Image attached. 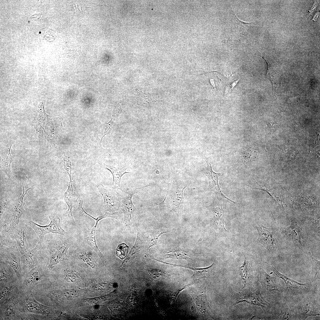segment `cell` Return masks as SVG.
<instances>
[{"instance_id":"cell-39","label":"cell","mask_w":320,"mask_h":320,"mask_svg":"<svg viewBox=\"0 0 320 320\" xmlns=\"http://www.w3.org/2000/svg\"><path fill=\"white\" fill-rule=\"evenodd\" d=\"M76 275H67L65 279L66 280L70 282H74L77 280V277Z\"/></svg>"},{"instance_id":"cell-19","label":"cell","mask_w":320,"mask_h":320,"mask_svg":"<svg viewBox=\"0 0 320 320\" xmlns=\"http://www.w3.org/2000/svg\"><path fill=\"white\" fill-rule=\"evenodd\" d=\"M28 301L27 303L26 308L30 312L44 315L48 314L50 310L48 307L38 303L34 300Z\"/></svg>"},{"instance_id":"cell-34","label":"cell","mask_w":320,"mask_h":320,"mask_svg":"<svg viewBox=\"0 0 320 320\" xmlns=\"http://www.w3.org/2000/svg\"><path fill=\"white\" fill-rule=\"evenodd\" d=\"M305 97L304 94L303 93L300 95L296 96H290L289 98V101L290 103H292L300 102L305 100Z\"/></svg>"},{"instance_id":"cell-13","label":"cell","mask_w":320,"mask_h":320,"mask_svg":"<svg viewBox=\"0 0 320 320\" xmlns=\"http://www.w3.org/2000/svg\"><path fill=\"white\" fill-rule=\"evenodd\" d=\"M12 145L11 143L8 145L1 153V170L4 172L9 178L11 177L12 175L11 164L13 159L10 152Z\"/></svg>"},{"instance_id":"cell-7","label":"cell","mask_w":320,"mask_h":320,"mask_svg":"<svg viewBox=\"0 0 320 320\" xmlns=\"http://www.w3.org/2000/svg\"><path fill=\"white\" fill-rule=\"evenodd\" d=\"M206 161L207 166L205 170V174L207 177L209 182V185L208 190L214 192L217 197L225 199L236 205L237 204V203L230 199L226 197L220 189L218 182L219 177L221 175L220 173H216L213 171L211 164L206 158Z\"/></svg>"},{"instance_id":"cell-9","label":"cell","mask_w":320,"mask_h":320,"mask_svg":"<svg viewBox=\"0 0 320 320\" xmlns=\"http://www.w3.org/2000/svg\"><path fill=\"white\" fill-rule=\"evenodd\" d=\"M9 235L16 241L20 254L22 256L25 255L28 250L25 225L23 223L19 224L10 231Z\"/></svg>"},{"instance_id":"cell-23","label":"cell","mask_w":320,"mask_h":320,"mask_svg":"<svg viewBox=\"0 0 320 320\" xmlns=\"http://www.w3.org/2000/svg\"><path fill=\"white\" fill-rule=\"evenodd\" d=\"M97 224L95 223V225L92 228L89 236L87 238L86 240L87 244L96 252L101 259L102 262L103 263L104 262L103 257L97 245L95 239V230Z\"/></svg>"},{"instance_id":"cell-29","label":"cell","mask_w":320,"mask_h":320,"mask_svg":"<svg viewBox=\"0 0 320 320\" xmlns=\"http://www.w3.org/2000/svg\"><path fill=\"white\" fill-rule=\"evenodd\" d=\"M168 232L160 231H156L152 232L150 235V238L148 243V249H149L156 245L160 236L164 233Z\"/></svg>"},{"instance_id":"cell-12","label":"cell","mask_w":320,"mask_h":320,"mask_svg":"<svg viewBox=\"0 0 320 320\" xmlns=\"http://www.w3.org/2000/svg\"><path fill=\"white\" fill-rule=\"evenodd\" d=\"M5 247L8 263L16 273L20 275L21 272L20 257V254L17 246L13 245Z\"/></svg>"},{"instance_id":"cell-27","label":"cell","mask_w":320,"mask_h":320,"mask_svg":"<svg viewBox=\"0 0 320 320\" xmlns=\"http://www.w3.org/2000/svg\"><path fill=\"white\" fill-rule=\"evenodd\" d=\"M309 255L312 263V280L314 281L320 276V261L313 257L310 253Z\"/></svg>"},{"instance_id":"cell-18","label":"cell","mask_w":320,"mask_h":320,"mask_svg":"<svg viewBox=\"0 0 320 320\" xmlns=\"http://www.w3.org/2000/svg\"><path fill=\"white\" fill-rule=\"evenodd\" d=\"M243 301L247 302L250 304L260 306L263 310L269 305L260 294L257 292L242 297L241 300L237 302V304Z\"/></svg>"},{"instance_id":"cell-42","label":"cell","mask_w":320,"mask_h":320,"mask_svg":"<svg viewBox=\"0 0 320 320\" xmlns=\"http://www.w3.org/2000/svg\"><path fill=\"white\" fill-rule=\"evenodd\" d=\"M185 288V287L181 289H180L178 290H177V291L175 292L173 294V295L172 296L173 302L175 301V300H176V298H177V295H178L179 292L182 290L184 289Z\"/></svg>"},{"instance_id":"cell-3","label":"cell","mask_w":320,"mask_h":320,"mask_svg":"<svg viewBox=\"0 0 320 320\" xmlns=\"http://www.w3.org/2000/svg\"><path fill=\"white\" fill-rule=\"evenodd\" d=\"M22 185L23 192L22 195L15 200L9 201L7 209L9 210V216L6 223L10 231L19 224L20 217L25 211L24 209L25 203L23 202V199L27 192L30 188L25 191L23 182Z\"/></svg>"},{"instance_id":"cell-11","label":"cell","mask_w":320,"mask_h":320,"mask_svg":"<svg viewBox=\"0 0 320 320\" xmlns=\"http://www.w3.org/2000/svg\"><path fill=\"white\" fill-rule=\"evenodd\" d=\"M67 186V189L64 193V200L68 207V217L74 221L72 209L79 198V196L75 187V181L73 178L70 179V181Z\"/></svg>"},{"instance_id":"cell-38","label":"cell","mask_w":320,"mask_h":320,"mask_svg":"<svg viewBox=\"0 0 320 320\" xmlns=\"http://www.w3.org/2000/svg\"><path fill=\"white\" fill-rule=\"evenodd\" d=\"M285 313L282 317V319H290L291 318L290 310L287 307H286Z\"/></svg>"},{"instance_id":"cell-25","label":"cell","mask_w":320,"mask_h":320,"mask_svg":"<svg viewBox=\"0 0 320 320\" xmlns=\"http://www.w3.org/2000/svg\"><path fill=\"white\" fill-rule=\"evenodd\" d=\"M272 270L276 276L284 281L288 288H297L307 284H301L290 279L287 276L280 273L273 267H272Z\"/></svg>"},{"instance_id":"cell-30","label":"cell","mask_w":320,"mask_h":320,"mask_svg":"<svg viewBox=\"0 0 320 320\" xmlns=\"http://www.w3.org/2000/svg\"><path fill=\"white\" fill-rule=\"evenodd\" d=\"M243 254L244 257V263L240 268V275L242 281V282L244 284L243 289L246 285L248 279L249 271L248 263L247 261L246 257L243 253Z\"/></svg>"},{"instance_id":"cell-44","label":"cell","mask_w":320,"mask_h":320,"mask_svg":"<svg viewBox=\"0 0 320 320\" xmlns=\"http://www.w3.org/2000/svg\"><path fill=\"white\" fill-rule=\"evenodd\" d=\"M74 9H75V11L76 12V9H75V8L74 7Z\"/></svg>"},{"instance_id":"cell-31","label":"cell","mask_w":320,"mask_h":320,"mask_svg":"<svg viewBox=\"0 0 320 320\" xmlns=\"http://www.w3.org/2000/svg\"><path fill=\"white\" fill-rule=\"evenodd\" d=\"M83 262L93 269L97 268V263L92 256L89 252L81 253L80 255Z\"/></svg>"},{"instance_id":"cell-8","label":"cell","mask_w":320,"mask_h":320,"mask_svg":"<svg viewBox=\"0 0 320 320\" xmlns=\"http://www.w3.org/2000/svg\"><path fill=\"white\" fill-rule=\"evenodd\" d=\"M121 196V203L122 210L124 217V221L126 224H130L132 214L136 208L133 205L132 198L134 194L137 193L135 190H130L128 189L122 190Z\"/></svg>"},{"instance_id":"cell-17","label":"cell","mask_w":320,"mask_h":320,"mask_svg":"<svg viewBox=\"0 0 320 320\" xmlns=\"http://www.w3.org/2000/svg\"><path fill=\"white\" fill-rule=\"evenodd\" d=\"M298 317L300 319H305L310 316L319 315L320 312L314 305L310 303H304L297 307Z\"/></svg>"},{"instance_id":"cell-43","label":"cell","mask_w":320,"mask_h":320,"mask_svg":"<svg viewBox=\"0 0 320 320\" xmlns=\"http://www.w3.org/2000/svg\"><path fill=\"white\" fill-rule=\"evenodd\" d=\"M79 7H80V8L79 10H80V11H81V7H80V5H79Z\"/></svg>"},{"instance_id":"cell-10","label":"cell","mask_w":320,"mask_h":320,"mask_svg":"<svg viewBox=\"0 0 320 320\" xmlns=\"http://www.w3.org/2000/svg\"><path fill=\"white\" fill-rule=\"evenodd\" d=\"M285 232L286 235L299 247L303 246L306 241V238L302 228L297 223L293 220L291 221L290 225L286 228Z\"/></svg>"},{"instance_id":"cell-37","label":"cell","mask_w":320,"mask_h":320,"mask_svg":"<svg viewBox=\"0 0 320 320\" xmlns=\"http://www.w3.org/2000/svg\"><path fill=\"white\" fill-rule=\"evenodd\" d=\"M9 201L7 200L1 199L0 201V217L1 219L6 209L7 208Z\"/></svg>"},{"instance_id":"cell-41","label":"cell","mask_w":320,"mask_h":320,"mask_svg":"<svg viewBox=\"0 0 320 320\" xmlns=\"http://www.w3.org/2000/svg\"><path fill=\"white\" fill-rule=\"evenodd\" d=\"M6 271L2 265H1L0 280L2 281L5 278L6 276Z\"/></svg>"},{"instance_id":"cell-6","label":"cell","mask_w":320,"mask_h":320,"mask_svg":"<svg viewBox=\"0 0 320 320\" xmlns=\"http://www.w3.org/2000/svg\"><path fill=\"white\" fill-rule=\"evenodd\" d=\"M256 228L259 235L258 242L269 251L275 249L278 240L274 231L261 224L258 225Z\"/></svg>"},{"instance_id":"cell-32","label":"cell","mask_w":320,"mask_h":320,"mask_svg":"<svg viewBox=\"0 0 320 320\" xmlns=\"http://www.w3.org/2000/svg\"><path fill=\"white\" fill-rule=\"evenodd\" d=\"M129 248L124 243L119 244L116 249V256L121 260L124 259L127 254Z\"/></svg>"},{"instance_id":"cell-15","label":"cell","mask_w":320,"mask_h":320,"mask_svg":"<svg viewBox=\"0 0 320 320\" xmlns=\"http://www.w3.org/2000/svg\"><path fill=\"white\" fill-rule=\"evenodd\" d=\"M100 165L105 169L108 170L113 176V180L112 184V188L119 189L121 191L122 189L120 183L121 177L125 174L130 173L122 168L116 167L113 166L105 164Z\"/></svg>"},{"instance_id":"cell-5","label":"cell","mask_w":320,"mask_h":320,"mask_svg":"<svg viewBox=\"0 0 320 320\" xmlns=\"http://www.w3.org/2000/svg\"><path fill=\"white\" fill-rule=\"evenodd\" d=\"M49 257L48 265L52 267L65 258L68 246L65 242L53 243L48 242L46 244Z\"/></svg>"},{"instance_id":"cell-24","label":"cell","mask_w":320,"mask_h":320,"mask_svg":"<svg viewBox=\"0 0 320 320\" xmlns=\"http://www.w3.org/2000/svg\"><path fill=\"white\" fill-rule=\"evenodd\" d=\"M262 57L266 62L267 65L266 77L271 81L273 87L274 88L276 87L278 83V75L273 69L268 58L264 56H262Z\"/></svg>"},{"instance_id":"cell-28","label":"cell","mask_w":320,"mask_h":320,"mask_svg":"<svg viewBox=\"0 0 320 320\" xmlns=\"http://www.w3.org/2000/svg\"><path fill=\"white\" fill-rule=\"evenodd\" d=\"M166 255L171 258L177 259H187L190 257V255L188 252L182 250L171 251L168 252Z\"/></svg>"},{"instance_id":"cell-4","label":"cell","mask_w":320,"mask_h":320,"mask_svg":"<svg viewBox=\"0 0 320 320\" xmlns=\"http://www.w3.org/2000/svg\"><path fill=\"white\" fill-rule=\"evenodd\" d=\"M96 186L103 198V207L105 212H117L121 208V196L115 189H106L99 185Z\"/></svg>"},{"instance_id":"cell-40","label":"cell","mask_w":320,"mask_h":320,"mask_svg":"<svg viewBox=\"0 0 320 320\" xmlns=\"http://www.w3.org/2000/svg\"><path fill=\"white\" fill-rule=\"evenodd\" d=\"M9 288L6 287L1 290L0 293V300H2L6 296L8 292Z\"/></svg>"},{"instance_id":"cell-33","label":"cell","mask_w":320,"mask_h":320,"mask_svg":"<svg viewBox=\"0 0 320 320\" xmlns=\"http://www.w3.org/2000/svg\"><path fill=\"white\" fill-rule=\"evenodd\" d=\"M37 268H36L31 271L28 277L27 282L28 284H34L39 280L40 277Z\"/></svg>"},{"instance_id":"cell-1","label":"cell","mask_w":320,"mask_h":320,"mask_svg":"<svg viewBox=\"0 0 320 320\" xmlns=\"http://www.w3.org/2000/svg\"><path fill=\"white\" fill-rule=\"evenodd\" d=\"M167 193L164 200L158 205L168 208L174 211L179 218L183 210L184 198L182 189L174 187L172 183L168 184Z\"/></svg>"},{"instance_id":"cell-2","label":"cell","mask_w":320,"mask_h":320,"mask_svg":"<svg viewBox=\"0 0 320 320\" xmlns=\"http://www.w3.org/2000/svg\"><path fill=\"white\" fill-rule=\"evenodd\" d=\"M49 217L50 222L46 225H40L31 220L29 222V226L33 228L38 236L39 241L42 242L45 235L49 233H57L64 236L67 234V233L61 227L59 216L52 214L49 215Z\"/></svg>"},{"instance_id":"cell-26","label":"cell","mask_w":320,"mask_h":320,"mask_svg":"<svg viewBox=\"0 0 320 320\" xmlns=\"http://www.w3.org/2000/svg\"><path fill=\"white\" fill-rule=\"evenodd\" d=\"M141 245V242L140 238V233L137 229V236L135 243L133 246L132 247L128 257L124 262L125 263L130 262L134 258L140 248Z\"/></svg>"},{"instance_id":"cell-20","label":"cell","mask_w":320,"mask_h":320,"mask_svg":"<svg viewBox=\"0 0 320 320\" xmlns=\"http://www.w3.org/2000/svg\"><path fill=\"white\" fill-rule=\"evenodd\" d=\"M214 220L220 230L227 231L224 226V220L222 204L219 202L216 203L213 211Z\"/></svg>"},{"instance_id":"cell-36","label":"cell","mask_w":320,"mask_h":320,"mask_svg":"<svg viewBox=\"0 0 320 320\" xmlns=\"http://www.w3.org/2000/svg\"><path fill=\"white\" fill-rule=\"evenodd\" d=\"M77 294L78 292L77 291L73 289L65 290L62 292V295L63 296L68 298L75 296Z\"/></svg>"},{"instance_id":"cell-21","label":"cell","mask_w":320,"mask_h":320,"mask_svg":"<svg viewBox=\"0 0 320 320\" xmlns=\"http://www.w3.org/2000/svg\"><path fill=\"white\" fill-rule=\"evenodd\" d=\"M214 266V263L210 266L204 268H195L188 266H182L188 268L193 271V273L192 275V277L194 279H200L203 278H207L212 271Z\"/></svg>"},{"instance_id":"cell-14","label":"cell","mask_w":320,"mask_h":320,"mask_svg":"<svg viewBox=\"0 0 320 320\" xmlns=\"http://www.w3.org/2000/svg\"><path fill=\"white\" fill-rule=\"evenodd\" d=\"M41 243L39 241L33 248L28 250L23 256L25 257L26 264L30 267H33L36 265L41 259L43 248Z\"/></svg>"},{"instance_id":"cell-35","label":"cell","mask_w":320,"mask_h":320,"mask_svg":"<svg viewBox=\"0 0 320 320\" xmlns=\"http://www.w3.org/2000/svg\"><path fill=\"white\" fill-rule=\"evenodd\" d=\"M236 23L240 27L244 29H247L248 27L252 26L254 25L251 22H244L240 20L235 14Z\"/></svg>"},{"instance_id":"cell-16","label":"cell","mask_w":320,"mask_h":320,"mask_svg":"<svg viewBox=\"0 0 320 320\" xmlns=\"http://www.w3.org/2000/svg\"><path fill=\"white\" fill-rule=\"evenodd\" d=\"M259 281L262 286L268 291H279L276 278L268 275L263 269L260 272Z\"/></svg>"},{"instance_id":"cell-22","label":"cell","mask_w":320,"mask_h":320,"mask_svg":"<svg viewBox=\"0 0 320 320\" xmlns=\"http://www.w3.org/2000/svg\"><path fill=\"white\" fill-rule=\"evenodd\" d=\"M10 229L7 223L4 224L1 227L0 247L14 245L13 241L10 237Z\"/></svg>"}]
</instances>
